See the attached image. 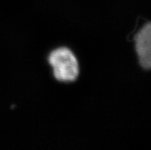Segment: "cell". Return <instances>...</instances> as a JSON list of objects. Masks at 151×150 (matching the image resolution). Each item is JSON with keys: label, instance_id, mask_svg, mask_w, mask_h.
Listing matches in <instances>:
<instances>
[{"label": "cell", "instance_id": "cell-1", "mask_svg": "<svg viewBox=\"0 0 151 150\" xmlns=\"http://www.w3.org/2000/svg\"><path fill=\"white\" fill-rule=\"evenodd\" d=\"M49 63L53 69L54 76L60 81H74L78 76V62L75 55L68 48H61L52 51L49 56Z\"/></svg>", "mask_w": 151, "mask_h": 150}, {"label": "cell", "instance_id": "cell-2", "mask_svg": "<svg viewBox=\"0 0 151 150\" xmlns=\"http://www.w3.org/2000/svg\"><path fill=\"white\" fill-rule=\"evenodd\" d=\"M139 61L143 67L151 68V23L144 25L135 38Z\"/></svg>", "mask_w": 151, "mask_h": 150}]
</instances>
